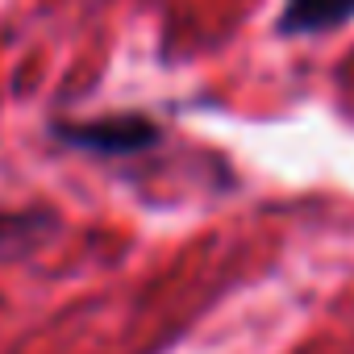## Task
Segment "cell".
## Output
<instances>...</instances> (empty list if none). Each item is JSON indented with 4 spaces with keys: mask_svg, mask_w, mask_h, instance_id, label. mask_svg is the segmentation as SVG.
Wrapping results in <instances>:
<instances>
[{
    "mask_svg": "<svg viewBox=\"0 0 354 354\" xmlns=\"http://www.w3.org/2000/svg\"><path fill=\"white\" fill-rule=\"evenodd\" d=\"M55 138L71 150H88L100 158H117V154H138L150 150L162 129L142 117V113H121V117H92V121H59Z\"/></svg>",
    "mask_w": 354,
    "mask_h": 354,
    "instance_id": "cell-1",
    "label": "cell"
},
{
    "mask_svg": "<svg viewBox=\"0 0 354 354\" xmlns=\"http://www.w3.org/2000/svg\"><path fill=\"white\" fill-rule=\"evenodd\" d=\"M354 21V0H283L275 34L279 38H317Z\"/></svg>",
    "mask_w": 354,
    "mask_h": 354,
    "instance_id": "cell-2",
    "label": "cell"
}]
</instances>
